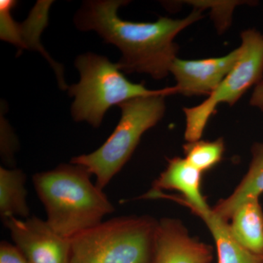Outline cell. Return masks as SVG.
I'll list each match as a JSON object with an SVG mask.
<instances>
[{
  "label": "cell",
  "mask_w": 263,
  "mask_h": 263,
  "mask_svg": "<svg viewBox=\"0 0 263 263\" xmlns=\"http://www.w3.org/2000/svg\"><path fill=\"white\" fill-rule=\"evenodd\" d=\"M240 36L239 58L224 80L201 104L193 108H183L186 141L200 140L218 105L228 103L232 106L252 86H257L263 80V34L251 29L242 32Z\"/></svg>",
  "instance_id": "6"
},
{
  "label": "cell",
  "mask_w": 263,
  "mask_h": 263,
  "mask_svg": "<svg viewBox=\"0 0 263 263\" xmlns=\"http://www.w3.org/2000/svg\"><path fill=\"white\" fill-rule=\"evenodd\" d=\"M250 105L263 111V80L254 88L250 100Z\"/></svg>",
  "instance_id": "18"
},
{
  "label": "cell",
  "mask_w": 263,
  "mask_h": 263,
  "mask_svg": "<svg viewBox=\"0 0 263 263\" xmlns=\"http://www.w3.org/2000/svg\"><path fill=\"white\" fill-rule=\"evenodd\" d=\"M3 222L27 262L70 263L71 238L58 234L46 220L32 216L12 217Z\"/></svg>",
  "instance_id": "7"
},
{
  "label": "cell",
  "mask_w": 263,
  "mask_h": 263,
  "mask_svg": "<svg viewBox=\"0 0 263 263\" xmlns=\"http://www.w3.org/2000/svg\"><path fill=\"white\" fill-rule=\"evenodd\" d=\"M183 152L185 160L202 173L220 162L224 155V143L222 138L214 141L188 142L183 146Z\"/></svg>",
  "instance_id": "15"
},
{
  "label": "cell",
  "mask_w": 263,
  "mask_h": 263,
  "mask_svg": "<svg viewBox=\"0 0 263 263\" xmlns=\"http://www.w3.org/2000/svg\"><path fill=\"white\" fill-rule=\"evenodd\" d=\"M252 160L247 174L235 191L221 200L212 209L214 215L227 221L246 201L259 198L263 193V143H255L252 148Z\"/></svg>",
  "instance_id": "11"
},
{
  "label": "cell",
  "mask_w": 263,
  "mask_h": 263,
  "mask_svg": "<svg viewBox=\"0 0 263 263\" xmlns=\"http://www.w3.org/2000/svg\"><path fill=\"white\" fill-rule=\"evenodd\" d=\"M128 2L91 0L85 2L76 15L78 28L94 30L105 42L117 46L122 56L117 62L125 73H145L156 80L167 77L179 46L175 37L185 28L202 18L201 10H194L186 18L160 17L157 22L122 20L117 10Z\"/></svg>",
  "instance_id": "1"
},
{
  "label": "cell",
  "mask_w": 263,
  "mask_h": 263,
  "mask_svg": "<svg viewBox=\"0 0 263 263\" xmlns=\"http://www.w3.org/2000/svg\"><path fill=\"white\" fill-rule=\"evenodd\" d=\"M1 145L0 152L3 162L7 165L14 163L15 153L18 149V141L14 133L5 121L1 122Z\"/></svg>",
  "instance_id": "16"
},
{
  "label": "cell",
  "mask_w": 263,
  "mask_h": 263,
  "mask_svg": "<svg viewBox=\"0 0 263 263\" xmlns=\"http://www.w3.org/2000/svg\"><path fill=\"white\" fill-rule=\"evenodd\" d=\"M202 172L185 159L174 157L168 160L167 167L155 180L152 189L143 199H169L192 212L210 209L200 190Z\"/></svg>",
  "instance_id": "9"
},
{
  "label": "cell",
  "mask_w": 263,
  "mask_h": 263,
  "mask_svg": "<svg viewBox=\"0 0 263 263\" xmlns=\"http://www.w3.org/2000/svg\"><path fill=\"white\" fill-rule=\"evenodd\" d=\"M87 169L76 164H62L37 173L32 181L47 214L48 224L65 238L103 222L115 209L108 197L91 181Z\"/></svg>",
  "instance_id": "2"
},
{
  "label": "cell",
  "mask_w": 263,
  "mask_h": 263,
  "mask_svg": "<svg viewBox=\"0 0 263 263\" xmlns=\"http://www.w3.org/2000/svg\"><path fill=\"white\" fill-rule=\"evenodd\" d=\"M229 228L242 247L263 257V211L259 198H251L232 216Z\"/></svg>",
  "instance_id": "12"
},
{
  "label": "cell",
  "mask_w": 263,
  "mask_h": 263,
  "mask_svg": "<svg viewBox=\"0 0 263 263\" xmlns=\"http://www.w3.org/2000/svg\"><path fill=\"white\" fill-rule=\"evenodd\" d=\"M165 97H140L118 105L121 119L107 141L92 153L72 157L70 163L87 169L103 190L130 159L142 136L163 117Z\"/></svg>",
  "instance_id": "5"
},
{
  "label": "cell",
  "mask_w": 263,
  "mask_h": 263,
  "mask_svg": "<svg viewBox=\"0 0 263 263\" xmlns=\"http://www.w3.org/2000/svg\"><path fill=\"white\" fill-rule=\"evenodd\" d=\"M76 68L80 81L68 87L69 95L75 98L71 113L76 122H86L99 127L110 107L140 97L177 94L176 87L160 90L146 89L143 84H134L126 79L117 63L107 57L92 53L77 57Z\"/></svg>",
  "instance_id": "3"
},
{
  "label": "cell",
  "mask_w": 263,
  "mask_h": 263,
  "mask_svg": "<svg viewBox=\"0 0 263 263\" xmlns=\"http://www.w3.org/2000/svg\"><path fill=\"white\" fill-rule=\"evenodd\" d=\"M212 259V247L191 238L179 220L157 222L152 263H211Z\"/></svg>",
  "instance_id": "10"
},
{
  "label": "cell",
  "mask_w": 263,
  "mask_h": 263,
  "mask_svg": "<svg viewBox=\"0 0 263 263\" xmlns=\"http://www.w3.org/2000/svg\"><path fill=\"white\" fill-rule=\"evenodd\" d=\"M26 181L22 170L0 167V216L3 221L12 217H29Z\"/></svg>",
  "instance_id": "14"
},
{
  "label": "cell",
  "mask_w": 263,
  "mask_h": 263,
  "mask_svg": "<svg viewBox=\"0 0 263 263\" xmlns=\"http://www.w3.org/2000/svg\"><path fill=\"white\" fill-rule=\"evenodd\" d=\"M205 221L216 243L218 263H263V257L249 252L235 239L227 221L214 215L212 209L193 212Z\"/></svg>",
  "instance_id": "13"
},
{
  "label": "cell",
  "mask_w": 263,
  "mask_h": 263,
  "mask_svg": "<svg viewBox=\"0 0 263 263\" xmlns=\"http://www.w3.org/2000/svg\"><path fill=\"white\" fill-rule=\"evenodd\" d=\"M157 221L119 216L71 238L70 263H152Z\"/></svg>",
  "instance_id": "4"
},
{
  "label": "cell",
  "mask_w": 263,
  "mask_h": 263,
  "mask_svg": "<svg viewBox=\"0 0 263 263\" xmlns=\"http://www.w3.org/2000/svg\"><path fill=\"white\" fill-rule=\"evenodd\" d=\"M240 48L226 56L197 60L176 58L171 72L176 81V92L186 97L210 95L238 61Z\"/></svg>",
  "instance_id": "8"
},
{
  "label": "cell",
  "mask_w": 263,
  "mask_h": 263,
  "mask_svg": "<svg viewBox=\"0 0 263 263\" xmlns=\"http://www.w3.org/2000/svg\"><path fill=\"white\" fill-rule=\"evenodd\" d=\"M0 263H28L14 245L8 242L0 243Z\"/></svg>",
  "instance_id": "17"
}]
</instances>
